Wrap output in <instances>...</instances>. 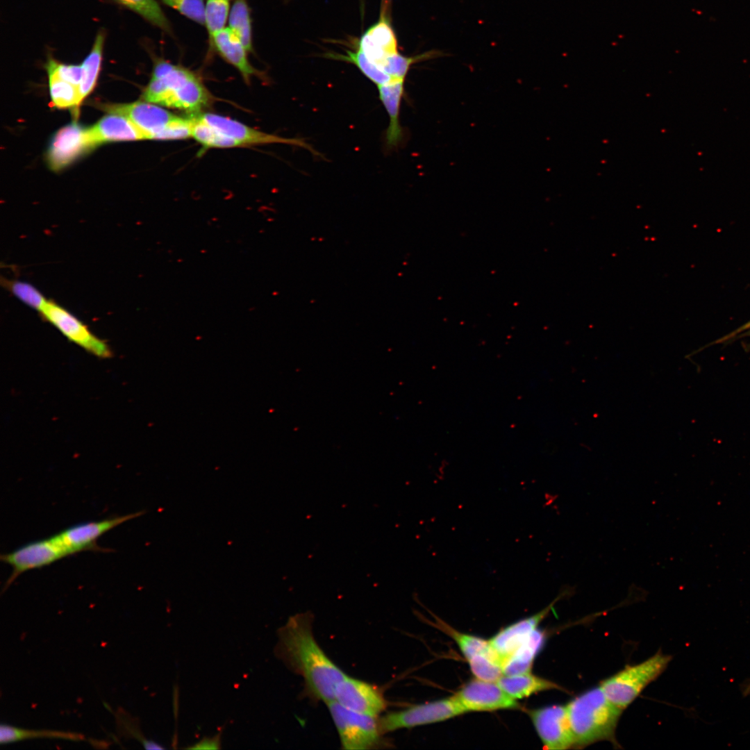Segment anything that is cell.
<instances>
[{"label": "cell", "instance_id": "cell-1", "mask_svg": "<svg viewBox=\"0 0 750 750\" xmlns=\"http://www.w3.org/2000/svg\"><path fill=\"white\" fill-rule=\"evenodd\" d=\"M312 619L309 613L290 617L278 631L276 651L286 665L304 679L309 693L328 703L335 701L336 687L347 675L317 643Z\"/></svg>", "mask_w": 750, "mask_h": 750}, {"label": "cell", "instance_id": "cell-2", "mask_svg": "<svg viewBox=\"0 0 750 750\" xmlns=\"http://www.w3.org/2000/svg\"><path fill=\"white\" fill-rule=\"evenodd\" d=\"M142 98L147 102L183 111L191 116L203 112L213 101L197 73L156 56Z\"/></svg>", "mask_w": 750, "mask_h": 750}, {"label": "cell", "instance_id": "cell-3", "mask_svg": "<svg viewBox=\"0 0 750 750\" xmlns=\"http://www.w3.org/2000/svg\"><path fill=\"white\" fill-rule=\"evenodd\" d=\"M566 706L574 746L583 747L601 740L615 742V729L624 710L613 704L600 686L576 697Z\"/></svg>", "mask_w": 750, "mask_h": 750}, {"label": "cell", "instance_id": "cell-4", "mask_svg": "<svg viewBox=\"0 0 750 750\" xmlns=\"http://www.w3.org/2000/svg\"><path fill=\"white\" fill-rule=\"evenodd\" d=\"M672 656L658 653L639 664L627 666L605 679L600 687L607 698L624 710L667 667Z\"/></svg>", "mask_w": 750, "mask_h": 750}, {"label": "cell", "instance_id": "cell-5", "mask_svg": "<svg viewBox=\"0 0 750 750\" xmlns=\"http://www.w3.org/2000/svg\"><path fill=\"white\" fill-rule=\"evenodd\" d=\"M105 110L128 118L145 139L176 140L183 129L185 117L172 113L159 105L139 101L126 104L103 106Z\"/></svg>", "mask_w": 750, "mask_h": 750}, {"label": "cell", "instance_id": "cell-6", "mask_svg": "<svg viewBox=\"0 0 750 750\" xmlns=\"http://www.w3.org/2000/svg\"><path fill=\"white\" fill-rule=\"evenodd\" d=\"M327 705L344 749H369L381 744L383 732L376 717L347 709L336 701Z\"/></svg>", "mask_w": 750, "mask_h": 750}, {"label": "cell", "instance_id": "cell-7", "mask_svg": "<svg viewBox=\"0 0 750 750\" xmlns=\"http://www.w3.org/2000/svg\"><path fill=\"white\" fill-rule=\"evenodd\" d=\"M464 712L453 697L390 712L379 720L383 733L442 722Z\"/></svg>", "mask_w": 750, "mask_h": 750}, {"label": "cell", "instance_id": "cell-8", "mask_svg": "<svg viewBox=\"0 0 750 750\" xmlns=\"http://www.w3.org/2000/svg\"><path fill=\"white\" fill-rule=\"evenodd\" d=\"M69 555L56 535L47 539L26 544L10 553L1 555V560L12 567V572L6 581L3 590H6L19 574L49 565Z\"/></svg>", "mask_w": 750, "mask_h": 750}, {"label": "cell", "instance_id": "cell-9", "mask_svg": "<svg viewBox=\"0 0 750 750\" xmlns=\"http://www.w3.org/2000/svg\"><path fill=\"white\" fill-rule=\"evenodd\" d=\"M40 312L47 321L73 343L97 357H110L111 350L108 345L62 306L47 301Z\"/></svg>", "mask_w": 750, "mask_h": 750}, {"label": "cell", "instance_id": "cell-10", "mask_svg": "<svg viewBox=\"0 0 750 750\" xmlns=\"http://www.w3.org/2000/svg\"><path fill=\"white\" fill-rule=\"evenodd\" d=\"M198 115L203 121L216 131L235 141L239 147L269 144H285L306 148L316 154L314 149L301 139L287 138L274 134L267 133L219 114L203 112Z\"/></svg>", "mask_w": 750, "mask_h": 750}, {"label": "cell", "instance_id": "cell-11", "mask_svg": "<svg viewBox=\"0 0 750 750\" xmlns=\"http://www.w3.org/2000/svg\"><path fill=\"white\" fill-rule=\"evenodd\" d=\"M528 713L546 749H567L574 746L566 706H546Z\"/></svg>", "mask_w": 750, "mask_h": 750}, {"label": "cell", "instance_id": "cell-12", "mask_svg": "<svg viewBox=\"0 0 750 750\" xmlns=\"http://www.w3.org/2000/svg\"><path fill=\"white\" fill-rule=\"evenodd\" d=\"M453 697L465 712L519 708L516 699L506 692L497 682L477 678L465 684Z\"/></svg>", "mask_w": 750, "mask_h": 750}, {"label": "cell", "instance_id": "cell-13", "mask_svg": "<svg viewBox=\"0 0 750 750\" xmlns=\"http://www.w3.org/2000/svg\"><path fill=\"white\" fill-rule=\"evenodd\" d=\"M94 147L89 128L71 123L53 135L47 151L49 165L53 170H60Z\"/></svg>", "mask_w": 750, "mask_h": 750}, {"label": "cell", "instance_id": "cell-14", "mask_svg": "<svg viewBox=\"0 0 750 750\" xmlns=\"http://www.w3.org/2000/svg\"><path fill=\"white\" fill-rule=\"evenodd\" d=\"M144 513V511H138L99 521L76 524L66 528L56 536L70 555L85 550L105 551L97 544L96 542L99 537L119 524L138 517Z\"/></svg>", "mask_w": 750, "mask_h": 750}, {"label": "cell", "instance_id": "cell-15", "mask_svg": "<svg viewBox=\"0 0 750 750\" xmlns=\"http://www.w3.org/2000/svg\"><path fill=\"white\" fill-rule=\"evenodd\" d=\"M335 701L347 709L374 717L387 705L377 687L347 676L337 685Z\"/></svg>", "mask_w": 750, "mask_h": 750}, {"label": "cell", "instance_id": "cell-16", "mask_svg": "<svg viewBox=\"0 0 750 750\" xmlns=\"http://www.w3.org/2000/svg\"><path fill=\"white\" fill-rule=\"evenodd\" d=\"M389 1L382 0L380 17L361 36L357 48L378 67L387 57L398 53L397 40L389 15Z\"/></svg>", "mask_w": 750, "mask_h": 750}, {"label": "cell", "instance_id": "cell-17", "mask_svg": "<svg viewBox=\"0 0 750 750\" xmlns=\"http://www.w3.org/2000/svg\"><path fill=\"white\" fill-rule=\"evenodd\" d=\"M208 46V51L216 53L235 67L247 84L251 83L253 76L263 78L264 74L251 64L248 58L249 52L228 27L215 34Z\"/></svg>", "mask_w": 750, "mask_h": 750}, {"label": "cell", "instance_id": "cell-18", "mask_svg": "<svg viewBox=\"0 0 750 750\" xmlns=\"http://www.w3.org/2000/svg\"><path fill=\"white\" fill-rule=\"evenodd\" d=\"M565 594L563 592L560 594L550 605L539 612L503 628L489 640L502 662L531 636L553 604Z\"/></svg>", "mask_w": 750, "mask_h": 750}, {"label": "cell", "instance_id": "cell-19", "mask_svg": "<svg viewBox=\"0 0 750 750\" xmlns=\"http://www.w3.org/2000/svg\"><path fill=\"white\" fill-rule=\"evenodd\" d=\"M109 113L88 128L96 146L107 142L145 140L142 133L128 118Z\"/></svg>", "mask_w": 750, "mask_h": 750}, {"label": "cell", "instance_id": "cell-20", "mask_svg": "<svg viewBox=\"0 0 750 750\" xmlns=\"http://www.w3.org/2000/svg\"><path fill=\"white\" fill-rule=\"evenodd\" d=\"M404 81L392 79L378 85V96L388 116L389 126L386 132V142L389 147H396L402 138V129L399 121L401 98L404 91Z\"/></svg>", "mask_w": 750, "mask_h": 750}, {"label": "cell", "instance_id": "cell-21", "mask_svg": "<svg viewBox=\"0 0 750 750\" xmlns=\"http://www.w3.org/2000/svg\"><path fill=\"white\" fill-rule=\"evenodd\" d=\"M544 634L538 628L510 656L503 661V675L531 672L533 660L544 642Z\"/></svg>", "mask_w": 750, "mask_h": 750}, {"label": "cell", "instance_id": "cell-22", "mask_svg": "<svg viewBox=\"0 0 750 750\" xmlns=\"http://www.w3.org/2000/svg\"><path fill=\"white\" fill-rule=\"evenodd\" d=\"M497 683L515 699L527 697L533 693L544 690L560 689V687L555 683L536 676L531 672L510 676L503 675Z\"/></svg>", "mask_w": 750, "mask_h": 750}, {"label": "cell", "instance_id": "cell-23", "mask_svg": "<svg viewBox=\"0 0 750 750\" xmlns=\"http://www.w3.org/2000/svg\"><path fill=\"white\" fill-rule=\"evenodd\" d=\"M35 738L61 739L73 742H80L85 740L83 734L76 732L50 729H29L7 724H1L0 726L1 744Z\"/></svg>", "mask_w": 750, "mask_h": 750}, {"label": "cell", "instance_id": "cell-24", "mask_svg": "<svg viewBox=\"0 0 750 750\" xmlns=\"http://www.w3.org/2000/svg\"><path fill=\"white\" fill-rule=\"evenodd\" d=\"M105 36L103 30L97 33L89 54L81 64L82 79L78 86L81 102L92 91L96 85L101 69Z\"/></svg>", "mask_w": 750, "mask_h": 750}, {"label": "cell", "instance_id": "cell-25", "mask_svg": "<svg viewBox=\"0 0 750 750\" xmlns=\"http://www.w3.org/2000/svg\"><path fill=\"white\" fill-rule=\"evenodd\" d=\"M251 14L247 0H234L230 9L228 28L240 39L249 53H253Z\"/></svg>", "mask_w": 750, "mask_h": 750}, {"label": "cell", "instance_id": "cell-26", "mask_svg": "<svg viewBox=\"0 0 750 750\" xmlns=\"http://www.w3.org/2000/svg\"><path fill=\"white\" fill-rule=\"evenodd\" d=\"M123 6L135 12L151 25L160 28L173 37L174 31L170 21L156 0H114Z\"/></svg>", "mask_w": 750, "mask_h": 750}, {"label": "cell", "instance_id": "cell-27", "mask_svg": "<svg viewBox=\"0 0 750 750\" xmlns=\"http://www.w3.org/2000/svg\"><path fill=\"white\" fill-rule=\"evenodd\" d=\"M49 76V91L51 101L58 108H69L81 103L78 88L59 78L54 71L46 65Z\"/></svg>", "mask_w": 750, "mask_h": 750}, {"label": "cell", "instance_id": "cell-28", "mask_svg": "<svg viewBox=\"0 0 750 750\" xmlns=\"http://www.w3.org/2000/svg\"><path fill=\"white\" fill-rule=\"evenodd\" d=\"M325 57L336 60L352 63L372 82L377 86L386 83L393 78L372 62L365 53L357 48L355 51L347 50L345 54L327 53Z\"/></svg>", "mask_w": 750, "mask_h": 750}, {"label": "cell", "instance_id": "cell-29", "mask_svg": "<svg viewBox=\"0 0 750 750\" xmlns=\"http://www.w3.org/2000/svg\"><path fill=\"white\" fill-rule=\"evenodd\" d=\"M443 56L444 53L438 50H431L414 56H405L398 52L384 59L378 67L393 79L405 80L413 64Z\"/></svg>", "mask_w": 750, "mask_h": 750}, {"label": "cell", "instance_id": "cell-30", "mask_svg": "<svg viewBox=\"0 0 750 750\" xmlns=\"http://www.w3.org/2000/svg\"><path fill=\"white\" fill-rule=\"evenodd\" d=\"M192 117L193 123L191 138L199 143L203 149L239 147L235 141L216 131L198 115Z\"/></svg>", "mask_w": 750, "mask_h": 750}, {"label": "cell", "instance_id": "cell-31", "mask_svg": "<svg viewBox=\"0 0 750 750\" xmlns=\"http://www.w3.org/2000/svg\"><path fill=\"white\" fill-rule=\"evenodd\" d=\"M230 9V0L206 1L204 26L208 36V44L215 34L226 28Z\"/></svg>", "mask_w": 750, "mask_h": 750}, {"label": "cell", "instance_id": "cell-32", "mask_svg": "<svg viewBox=\"0 0 750 750\" xmlns=\"http://www.w3.org/2000/svg\"><path fill=\"white\" fill-rule=\"evenodd\" d=\"M447 631L456 641L467 661L483 655L495 652L489 640L455 631L448 626Z\"/></svg>", "mask_w": 750, "mask_h": 750}, {"label": "cell", "instance_id": "cell-33", "mask_svg": "<svg viewBox=\"0 0 750 750\" xmlns=\"http://www.w3.org/2000/svg\"><path fill=\"white\" fill-rule=\"evenodd\" d=\"M188 19L204 26V0H160Z\"/></svg>", "mask_w": 750, "mask_h": 750}, {"label": "cell", "instance_id": "cell-34", "mask_svg": "<svg viewBox=\"0 0 750 750\" xmlns=\"http://www.w3.org/2000/svg\"><path fill=\"white\" fill-rule=\"evenodd\" d=\"M11 292L26 305L40 310L47 300L42 294L29 283L13 281L7 283Z\"/></svg>", "mask_w": 750, "mask_h": 750}, {"label": "cell", "instance_id": "cell-35", "mask_svg": "<svg viewBox=\"0 0 750 750\" xmlns=\"http://www.w3.org/2000/svg\"><path fill=\"white\" fill-rule=\"evenodd\" d=\"M47 65L50 67L59 78L78 88L82 79L81 65L62 64L50 58Z\"/></svg>", "mask_w": 750, "mask_h": 750}, {"label": "cell", "instance_id": "cell-36", "mask_svg": "<svg viewBox=\"0 0 750 750\" xmlns=\"http://www.w3.org/2000/svg\"><path fill=\"white\" fill-rule=\"evenodd\" d=\"M221 736L222 732H219L212 737H206L199 740L198 742L194 744L191 747H188V749H220L221 748Z\"/></svg>", "mask_w": 750, "mask_h": 750}, {"label": "cell", "instance_id": "cell-37", "mask_svg": "<svg viewBox=\"0 0 750 750\" xmlns=\"http://www.w3.org/2000/svg\"><path fill=\"white\" fill-rule=\"evenodd\" d=\"M750 338V321L747 322L746 324H744V325H742L740 328H737L733 332H732V333L725 335L724 337L719 339L715 343H716V344L722 343V342H728V340H733V338ZM748 345L750 347V342L749 343Z\"/></svg>", "mask_w": 750, "mask_h": 750}, {"label": "cell", "instance_id": "cell-38", "mask_svg": "<svg viewBox=\"0 0 750 750\" xmlns=\"http://www.w3.org/2000/svg\"><path fill=\"white\" fill-rule=\"evenodd\" d=\"M742 693H743L744 696H747V695L750 694V679L749 680V681H747L746 683H744L743 685V687H742Z\"/></svg>", "mask_w": 750, "mask_h": 750}, {"label": "cell", "instance_id": "cell-39", "mask_svg": "<svg viewBox=\"0 0 750 750\" xmlns=\"http://www.w3.org/2000/svg\"><path fill=\"white\" fill-rule=\"evenodd\" d=\"M286 1H290V0H286Z\"/></svg>", "mask_w": 750, "mask_h": 750}]
</instances>
